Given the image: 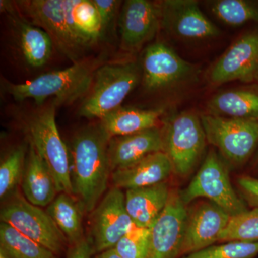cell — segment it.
I'll return each instance as SVG.
<instances>
[{"mask_svg":"<svg viewBox=\"0 0 258 258\" xmlns=\"http://www.w3.org/2000/svg\"><path fill=\"white\" fill-rule=\"evenodd\" d=\"M109 139L100 125L88 127L75 136L69 149L73 195L88 213L100 203L111 176Z\"/></svg>","mask_w":258,"mask_h":258,"instance_id":"6da1fadb","label":"cell"},{"mask_svg":"<svg viewBox=\"0 0 258 258\" xmlns=\"http://www.w3.org/2000/svg\"><path fill=\"white\" fill-rule=\"evenodd\" d=\"M103 64L101 57L84 58L68 69L42 75L28 82L16 84L4 80L2 86L16 101L32 98L42 106L47 98H54L56 107L71 104L88 94L97 71Z\"/></svg>","mask_w":258,"mask_h":258,"instance_id":"7a4b0ae2","label":"cell"},{"mask_svg":"<svg viewBox=\"0 0 258 258\" xmlns=\"http://www.w3.org/2000/svg\"><path fill=\"white\" fill-rule=\"evenodd\" d=\"M13 3L19 14L46 32L53 46L73 63L86 58L84 54L94 45L76 28L70 12V0H22Z\"/></svg>","mask_w":258,"mask_h":258,"instance_id":"3957f363","label":"cell"},{"mask_svg":"<svg viewBox=\"0 0 258 258\" xmlns=\"http://www.w3.org/2000/svg\"><path fill=\"white\" fill-rule=\"evenodd\" d=\"M53 102L29 115L25 123L29 143L48 166L59 193L73 195L69 149L62 142L55 122Z\"/></svg>","mask_w":258,"mask_h":258,"instance_id":"277c9868","label":"cell"},{"mask_svg":"<svg viewBox=\"0 0 258 258\" xmlns=\"http://www.w3.org/2000/svg\"><path fill=\"white\" fill-rule=\"evenodd\" d=\"M140 76L135 62L103 64L97 71L92 87L81 104L80 115L102 119L121 106L122 102L138 84Z\"/></svg>","mask_w":258,"mask_h":258,"instance_id":"5b68a950","label":"cell"},{"mask_svg":"<svg viewBox=\"0 0 258 258\" xmlns=\"http://www.w3.org/2000/svg\"><path fill=\"white\" fill-rule=\"evenodd\" d=\"M207 141L216 147L228 165L245 164L258 148V120L211 114L200 117Z\"/></svg>","mask_w":258,"mask_h":258,"instance_id":"8992f818","label":"cell"},{"mask_svg":"<svg viewBox=\"0 0 258 258\" xmlns=\"http://www.w3.org/2000/svg\"><path fill=\"white\" fill-rule=\"evenodd\" d=\"M162 132L164 152L174 172L181 177L189 176L208 142L201 118L191 112H181L168 119Z\"/></svg>","mask_w":258,"mask_h":258,"instance_id":"52a82bcc","label":"cell"},{"mask_svg":"<svg viewBox=\"0 0 258 258\" xmlns=\"http://www.w3.org/2000/svg\"><path fill=\"white\" fill-rule=\"evenodd\" d=\"M179 194L185 205L198 198L208 199L231 217L247 210L233 189L227 163L213 149L207 154L191 182Z\"/></svg>","mask_w":258,"mask_h":258,"instance_id":"ba28073f","label":"cell"},{"mask_svg":"<svg viewBox=\"0 0 258 258\" xmlns=\"http://www.w3.org/2000/svg\"><path fill=\"white\" fill-rule=\"evenodd\" d=\"M0 219L55 254L62 253L69 242L46 211L29 203L18 193L5 202Z\"/></svg>","mask_w":258,"mask_h":258,"instance_id":"9c48e42d","label":"cell"},{"mask_svg":"<svg viewBox=\"0 0 258 258\" xmlns=\"http://www.w3.org/2000/svg\"><path fill=\"white\" fill-rule=\"evenodd\" d=\"M91 213L90 241L93 253L113 248L133 223L125 208V195L115 186Z\"/></svg>","mask_w":258,"mask_h":258,"instance_id":"30bf717a","label":"cell"},{"mask_svg":"<svg viewBox=\"0 0 258 258\" xmlns=\"http://www.w3.org/2000/svg\"><path fill=\"white\" fill-rule=\"evenodd\" d=\"M187 209L180 194L169 195L165 208L150 228L147 258L181 257Z\"/></svg>","mask_w":258,"mask_h":258,"instance_id":"8fae6325","label":"cell"},{"mask_svg":"<svg viewBox=\"0 0 258 258\" xmlns=\"http://www.w3.org/2000/svg\"><path fill=\"white\" fill-rule=\"evenodd\" d=\"M258 74V30L244 34L212 66L208 79L215 85L231 81L249 83Z\"/></svg>","mask_w":258,"mask_h":258,"instance_id":"7c38bea8","label":"cell"},{"mask_svg":"<svg viewBox=\"0 0 258 258\" xmlns=\"http://www.w3.org/2000/svg\"><path fill=\"white\" fill-rule=\"evenodd\" d=\"M161 26L184 40H205L218 36L217 28L195 0H165L159 3Z\"/></svg>","mask_w":258,"mask_h":258,"instance_id":"4fadbf2b","label":"cell"},{"mask_svg":"<svg viewBox=\"0 0 258 258\" xmlns=\"http://www.w3.org/2000/svg\"><path fill=\"white\" fill-rule=\"evenodd\" d=\"M144 86L151 91L175 86L192 76V64L171 47L158 42L149 45L142 59Z\"/></svg>","mask_w":258,"mask_h":258,"instance_id":"5bb4252c","label":"cell"},{"mask_svg":"<svg viewBox=\"0 0 258 258\" xmlns=\"http://www.w3.org/2000/svg\"><path fill=\"white\" fill-rule=\"evenodd\" d=\"M161 26L159 3L147 0H127L120 12V45L136 52L157 35Z\"/></svg>","mask_w":258,"mask_h":258,"instance_id":"9a60e30c","label":"cell"},{"mask_svg":"<svg viewBox=\"0 0 258 258\" xmlns=\"http://www.w3.org/2000/svg\"><path fill=\"white\" fill-rule=\"evenodd\" d=\"M230 215L212 202H205L187 212L181 256L198 252L220 241Z\"/></svg>","mask_w":258,"mask_h":258,"instance_id":"2e32d148","label":"cell"},{"mask_svg":"<svg viewBox=\"0 0 258 258\" xmlns=\"http://www.w3.org/2000/svg\"><path fill=\"white\" fill-rule=\"evenodd\" d=\"M159 152H164V139L162 130L157 126L130 135L113 137L108 142L112 172Z\"/></svg>","mask_w":258,"mask_h":258,"instance_id":"e0dca14e","label":"cell"},{"mask_svg":"<svg viewBox=\"0 0 258 258\" xmlns=\"http://www.w3.org/2000/svg\"><path fill=\"white\" fill-rule=\"evenodd\" d=\"M174 172L172 164L164 152L153 153L125 167L111 173L113 186L134 189L165 182Z\"/></svg>","mask_w":258,"mask_h":258,"instance_id":"ac0fdd59","label":"cell"},{"mask_svg":"<svg viewBox=\"0 0 258 258\" xmlns=\"http://www.w3.org/2000/svg\"><path fill=\"white\" fill-rule=\"evenodd\" d=\"M1 10L10 15L12 24L18 32L24 58L30 66L40 68L46 63L52 55L53 43L47 32L29 23L21 16L14 3L1 1Z\"/></svg>","mask_w":258,"mask_h":258,"instance_id":"d6986e66","label":"cell"},{"mask_svg":"<svg viewBox=\"0 0 258 258\" xmlns=\"http://www.w3.org/2000/svg\"><path fill=\"white\" fill-rule=\"evenodd\" d=\"M21 184L25 199L37 207L50 205L58 192L48 166L30 143Z\"/></svg>","mask_w":258,"mask_h":258,"instance_id":"ffe728a7","label":"cell"},{"mask_svg":"<svg viewBox=\"0 0 258 258\" xmlns=\"http://www.w3.org/2000/svg\"><path fill=\"white\" fill-rule=\"evenodd\" d=\"M170 191L166 182L126 190L125 208L136 225L151 228L169 200Z\"/></svg>","mask_w":258,"mask_h":258,"instance_id":"44dd1931","label":"cell"},{"mask_svg":"<svg viewBox=\"0 0 258 258\" xmlns=\"http://www.w3.org/2000/svg\"><path fill=\"white\" fill-rule=\"evenodd\" d=\"M163 113L162 108L141 109L120 106L103 117L99 125L109 139L130 135L157 126Z\"/></svg>","mask_w":258,"mask_h":258,"instance_id":"7402d4cb","label":"cell"},{"mask_svg":"<svg viewBox=\"0 0 258 258\" xmlns=\"http://www.w3.org/2000/svg\"><path fill=\"white\" fill-rule=\"evenodd\" d=\"M209 114L258 120V89L237 88L217 93L208 103Z\"/></svg>","mask_w":258,"mask_h":258,"instance_id":"603a6c76","label":"cell"},{"mask_svg":"<svg viewBox=\"0 0 258 258\" xmlns=\"http://www.w3.org/2000/svg\"><path fill=\"white\" fill-rule=\"evenodd\" d=\"M46 212L71 245L84 237L82 226L84 210L73 195L60 193L49 205Z\"/></svg>","mask_w":258,"mask_h":258,"instance_id":"cb8c5ba5","label":"cell"},{"mask_svg":"<svg viewBox=\"0 0 258 258\" xmlns=\"http://www.w3.org/2000/svg\"><path fill=\"white\" fill-rule=\"evenodd\" d=\"M0 258H56L50 249L11 225L0 223Z\"/></svg>","mask_w":258,"mask_h":258,"instance_id":"d4e9b609","label":"cell"},{"mask_svg":"<svg viewBox=\"0 0 258 258\" xmlns=\"http://www.w3.org/2000/svg\"><path fill=\"white\" fill-rule=\"evenodd\" d=\"M210 9L217 18L232 27L249 22L258 23V1L216 0L210 3Z\"/></svg>","mask_w":258,"mask_h":258,"instance_id":"484cf974","label":"cell"},{"mask_svg":"<svg viewBox=\"0 0 258 258\" xmlns=\"http://www.w3.org/2000/svg\"><path fill=\"white\" fill-rule=\"evenodd\" d=\"M70 12L76 28L93 45L103 36L101 18L91 0H70Z\"/></svg>","mask_w":258,"mask_h":258,"instance_id":"4316f807","label":"cell"},{"mask_svg":"<svg viewBox=\"0 0 258 258\" xmlns=\"http://www.w3.org/2000/svg\"><path fill=\"white\" fill-rule=\"evenodd\" d=\"M220 241L258 242V208L231 217Z\"/></svg>","mask_w":258,"mask_h":258,"instance_id":"83f0119b","label":"cell"},{"mask_svg":"<svg viewBox=\"0 0 258 258\" xmlns=\"http://www.w3.org/2000/svg\"><path fill=\"white\" fill-rule=\"evenodd\" d=\"M26 161V151L23 146L15 148L0 164V197L9 196L22 182Z\"/></svg>","mask_w":258,"mask_h":258,"instance_id":"f1b7e54d","label":"cell"},{"mask_svg":"<svg viewBox=\"0 0 258 258\" xmlns=\"http://www.w3.org/2000/svg\"><path fill=\"white\" fill-rule=\"evenodd\" d=\"M150 229L134 222L113 249L122 258H147Z\"/></svg>","mask_w":258,"mask_h":258,"instance_id":"f546056e","label":"cell"},{"mask_svg":"<svg viewBox=\"0 0 258 258\" xmlns=\"http://www.w3.org/2000/svg\"><path fill=\"white\" fill-rule=\"evenodd\" d=\"M258 254V242L231 241L212 245L182 258H253Z\"/></svg>","mask_w":258,"mask_h":258,"instance_id":"4dcf8cb0","label":"cell"},{"mask_svg":"<svg viewBox=\"0 0 258 258\" xmlns=\"http://www.w3.org/2000/svg\"><path fill=\"white\" fill-rule=\"evenodd\" d=\"M101 18L103 33L114 20L120 5L116 0H91Z\"/></svg>","mask_w":258,"mask_h":258,"instance_id":"1f68e13d","label":"cell"},{"mask_svg":"<svg viewBox=\"0 0 258 258\" xmlns=\"http://www.w3.org/2000/svg\"><path fill=\"white\" fill-rule=\"evenodd\" d=\"M237 183L244 200L252 208H258V179L242 176L237 179Z\"/></svg>","mask_w":258,"mask_h":258,"instance_id":"d6a6232c","label":"cell"},{"mask_svg":"<svg viewBox=\"0 0 258 258\" xmlns=\"http://www.w3.org/2000/svg\"><path fill=\"white\" fill-rule=\"evenodd\" d=\"M93 254L91 241L83 237L79 242L72 244L66 258H91Z\"/></svg>","mask_w":258,"mask_h":258,"instance_id":"836d02e7","label":"cell"},{"mask_svg":"<svg viewBox=\"0 0 258 258\" xmlns=\"http://www.w3.org/2000/svg\"><path fill=\"white\" fill-rule=\"evenodd\" d=\"M96 258H122L117 253L114 249L112 248L101 252L96 256Z\"/></svg>","mask_w":258,"mask_h":258,"instance_id":"e575fe53","label":"cell"},{"mask_svg":"<svg viewBox=\"0 0 258 258\" xmlns=\"http://www.w3.org/2000/svg\"><path fill=\"white\" fill-rule=\"evenodd\" d=\"M254 164H255V166L258 167V150L257 152V154H256L255 157V162H254Z\"/></svg>","mask_w":258,"mask_h":258,"instance_id":"d590c367","label":"cell"},{"mask_svg":"<svg viewBox=\"0 0 258 258\" xmlns=\"http://www.w3.org/2000/svg\"><path fill=\"white\" fill-rule=\"evenodd\" d=\"M256 81H258V74H257V79H256Z\"/></svg>","mask_w":258,"mask_h":258,"instance_id":"8d00e7d4","label":"cell"}]
</instances>
